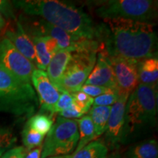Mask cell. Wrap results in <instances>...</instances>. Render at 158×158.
Masks as SVG:
<instances>
[{
  "label": "cell",
  "mask_w": 158,
  "mask_h": 158,
  "mask_svg": "<svg viewBox=\"0 0 158 158\" xmlns=\"http://www.w3.org/2000/svg\"><path fill=\"white\" fill-rule=\"evenodd\" d=\"M155 23L103 19L98 24L100 51L108 56L141 61L157 55Z\"/></svg>",
  "instance_id": "cell-1"
},
{
  "label": "cell",
  "mask_w": 158,
  "mask_h": 158,
  "mask_svg": "<svg viewBox=\"0 0 158 158\" xmlns=\"http://www.w3.org/2000/svg\"><path fill=\"white\" fill-rule=\"evenodd\" d=\"M12 3L26 14L40 17L75 36L98 42V23L73 4L58 0H19Z\"/></svg>",
  "instance_id": "cell-2"
},
{
  "label": "cell",
  "mask_w": 158,
  "mask_h": 158,
  "mask_svg": "<svg viewBox=\"0 0 158 158\" xmlns=\"http://www.w3.org/2000/svg\"><path fill=\"white\" fill-rule=\"evenodd\" d=\"M39 106L31 84L23 81L0 64V112L30 118Z\"/></svg>",
  "instance_id": "cell-3"
},
{
  "label": "cell",
  "mask_w": 158,
  "mask_h": 158,
  "mask_svg": "<svg viewBox=\"0 0 158 158\" xmlns=\"http://www.w3.org/2000/svg\"><path fill=\"white\" fill-rule=\"evenodd\" d=\"M97 16L103 19H124L155 23L158 2L155 0H100L87 2Z\"/></svg>",
  "instance_id": "cell-4"
},
{
  "label": "cell",
  "mask_w": 158,
  "mask_h": 158,
  "mask_svg": "<svg viewBox=\"0 0 158 158\" xmlns=\"http://www.w3.org/2000/svg\"><path fill=\"white\" fill-rule=\"evenodd\" d=\"M157 86L138 84L125 105L127 134L138 127L155 124L157 115Z\"/></svg>",
  "instance_id": "cell-5"
},
{
  "label": "cell",
  "mask_w": 158,
  "mask_h": 158,
  "mask_svg": "<svg viewBox=\"0 0 158 158\" xmlns=\"http://www.w3.org/2000/svg\"><path fill=\"white\" fill-rule=\"evenodd\" d=\"M46 135L40 158L70 155L76 149L79 139L77 119H68L58 116Z\"/></svg>",
  "instance_id": "cell-6"
},
{
  "label": "cell",
  "mask_w": 158,
  "mask_h": 158,
  "mask_svg": "<svg viewBox=\"0 0 158 158\" xmlns=\"http://www.w3.org/2000/svg\"><path fill=\"white\" fill-rule=\"evenodd\" d=\"M95 51L72 53V56L56 87L61 93L73 94L80 91L96 62Z\"/></svg>",
  "instance_id": "cell-7"
},
{
  "label": "cell",
  "mask_w": 158,
  "mask_h": 158,
  "mask_svg": "<svg viewBox=\"0 0 158 158\" xmlns=\"http://www.w3.org/2000/svg\"><path fill=\"white\" fill-rule=\"evenodd\" d=\"M28 35H39L48 36L56 41L59 49H63L74 52L100 51V45L98 41L82 38L71 35L56 26L47 22L42 19L36 21L29 27V30H25Z\"/></svg>",
  "instance_id": "cell-8"
},
{
  "label": "cell",
  "mask_w": 158,
  "mask_h": 158,
  "mask_svg": "<svg viewBox=\"0 0 158 158\" xmlns=\"http://www.w3.org/2000/svg\"><path fill=\"white\" fill-rule=\"evenodd\" d=\"M0 64L18 78L30 84L33 71L37 69L4 36L0 38Z\"/></svg>",
  "instance_id": "cell-9"
},
{
  "label": "cell",
  "mask_w": 158,
  "mask_h": 158,
  "mask_svg": "<svg viewBox=\"0 0 158 158\" xmlns=\"http://www.w3.org/2000/svg\"><path fill=\"white\" fill-rule=\"evenodd\" d=\"M129 96L120 94L117 101L111 106L107 127L105 132V144L108 149H117L127 137L125 105Z\"/></svg>",
  "instance_id": "cell-10"
},
{
  "label": "cell",
  "mask_w": 158,
  "mask_h": 158,
  "mask_svg": "<svg viewBox=\"0 0 158 158\" xmlns=\"http://www.w3.org/2000/svg\"><path fill=\"white\" fill-rule=\"evenodd\" d=\"M119 94L130 95L138 84V61L117 56H108Z\"/></svg>",
  "instance_id": "cell-11"
},
{
  "label": "cell",
  "mask_w": 158,
  "mask_h": 158,
  "mask_svg": "<svg viewBox=\"0 0 158 158\" xmlns=\"http://www.w3.org/2000/svg\"><path fill=\"white\" fill-rule=\"evenodd\" d=\"M31 84L37 92L41 111L50 113L51 108L54 106L62 94L51 83L45 71L35 69L31 77Z\"/></svg>",
  "instance_id": "cell-12"
},
{
  "label": "cell",
  "mask_w": 158,
  "mask_h": 158,
  "mask_svg": "<svg viewBox=\"0 0 158 158\" xmlns=\"http://www.w3.org/2000/svg\"><path fill=\"white\" fill-rule=\"evenodd\" d=\"M4 35V37L8 39L15 48L37 69V60L34 44L30 36L23 29L21 21H15V24L13 27H6Z\"/></svg>",
  "instance_id": "cell-13"
},
{
  "label": "cell",
  "mask_w": 158,
  "mask_h": 158,
  "mask_svg": "<svg viewBox=\"0 0 158 158\" xmlns=\"http://www.w3.org/2000/svg\"><path fill=\"white\" fill-rule=\"evenodd\" d=\"M84 85L100 86L118 91L114 71L107 56L102 51H99L97 54L95 64Z\"/></svg>",
  "instance_id": "cell-14"
},
{
  "label": "cell",
  "mask_w": 158,
  "mask_h": 158,
  "mask_svg": "<svg viewBox=\"0 0 158 158\" xmlns=\"http://www.w3.org/2000/svg\"><path fill=\"white\" fill-rule=\"evenodd\" d=\"M71 56L72 53L70 51L59 49L51 58L46 68V73L51 83L55 86H56L60 78H62Z\"/></svg>",
  "instance_id": "cell-15"
},
{
  "label": "cell",
  "mask_w": 158,
  "mask_h": 158,
  "mask_svg": "<svg viewBox=\"0 0 158 158\" xmlns=\"http://www.w3.org/2000/svg\"><path fill=\"white\" fill-rule=\"evenodd\" d=\"M138 84L157 86L158 58L157 56L138 61Z\"/></svg>",
  "instance_id": "cell-16"
},
{
  "label": "cell",
  "mask_w": 158,
  "mask_h": 158,
  "mask_svg": "<svg viewBox=\"0 0 158 158\" xmlns=\"http://www.w3.org/2000/svg\"><path fill=\"white\" fill-rule=\"evenodd\" d=\"M108 154V149L105 143L94 140L78 151L64 156V158H107Z\"/></svg>",
  "instance_id": "cell-17"
},
{
  "label": "cell",
  "mask_w": 158,
  "mask_h": 158,
  "mask_svg": "<svg viewBox=\"0 0 158 158\" xmlns=\"http://www.w3.org/2000/svg\"><path fill=\"white\" fill-rule=\"evenodd\" d=\"M111 106H95L90 108L89 114L93 123L96 138L100 137L106 132Z\"/></svg>",
  "instance_id": "cell-18"
},
{
  "label": "cell",
  "mask_w": 158,
  "mask_h": 158,
  "mask_svg": "<svg viewBox=\"0 0 158 158\" xmlns=\"http://www.w3.org/2000/svg\"><path fill=\"white\" fill-rule=\"evenodd\" d=\"M127 158H158V145L155 139L135 144L126 152Z\"/></svg>",
  "instance_id": "cell-19"
},
{
  "label": "cell",
  "mask_w": 158,
  "mask_h": 158,
  "mask_svg": "<svg viewBox=\"0 0 158 158\" xmlns=\"http://www.w3.org/2000/svg\"><path fill=\"white\" fill-rule=\"evenodd\" d=\"M77 122H78L79 139L78 145L74 152H77L82 149L83 147L87 145L90 142L94 141L97 138L93 123L89 116H83L82 117L77 119Z\"/></svg>",
  "instance_id": "cell-20"
},
{
  "label": "cell",
  "mask_w": 158,
  "mask_h": 158,
  "mask_svg": "<svg viewBox=\"0 0 158 158\" xmlns=\"http://www.w3.org/2000/svg\"><path fill=\"white\" fill-rule=\"evenodd\" d=\"M29 36L35 46L37 60V69L45 71L53 56L47 48L43 36L39 35H30Z\"/></svg>",
  "instance_id": "cell-21"
},
{
  "label": "cell",
  "mask_w": 158,
  "mask_h": 158,
  "mask_svg": "<svg viewBox=\"0 0 158 158\" xmlns=\"http://www.w3.org/2000/svg\"><path fill=\"white\" fill-rule=\"evenodd\" d=\"M26 124L34 131L45 135L52 127L54 121L51 115L39 113L31 116Z\"/></svg>",
  "instance_id": "cell-22"
},
{
  "label": "cell",
  "mask_w": 158,
  "mask_h": 158,
  "mask_svg": "<svg viewBox=\"0 0 158 158\" xmlns=\"http://www.w3.org/2000/svg\"><path fill=\"white\" fill-rule=\"evenodd\" d=\"M21 136L26 150H31L42 145L45 137V135L31 130L27 124L23 127Z\"/></svg>",
  "instance_id": "cell-23"
},
{
  "label": "cell",
  "mask_w": 158,
  "mask_h": 158,
  "mask_svg": "<svg viewBox=\"0 0 158 158\" xmlns=\"http://www.w3.org/2000/svg\"><path fill=\"white\" fill-rule=\"evenodd\" d=\"M16 142V136L10 128L0 127V157L13 148Z\"/></svg>",
  "instance_id": "cell-24"
},
{
  "label": "cell",
  "mask_w": 158,
  "mask_h": 158,
  "mask_svg": "<svg viewBox=\"0 0 158 158\" xmlns=\"http://www.w3.org/2000/svg\"><path fill=\"white\" fill-rule=\"evenodd\" d=\"M71 94L73 97L74 103L84 112V114L89 111L90 108L93 105L94 98H91L81 91H78Z\"/></svg>",
  "instance_id": "cell-25"
},
{
  "label": "cell",
  "mask_w": 158,
  "mask_h": 158,
  "mask_svg": "<svg viewBox=\"0 0 158 158\" xmlns=\"http://www.w3.org/2000/svg\"><path fill=\"white\" fill-rule=\"evenodd\" d=\"M73 103L74 99L72 94L69 93H62L54 106L51 108L49 114L51 116L54 114H59L62 110L68 109Z\"/></svg>",
  "instance_id": "cell-26"
},
{
  "label": "cell",
  "mask_w": 158,
  "mask_h": 158,
  "mask_svg": "<svg viewBox=\"0 0 158 158\" xmlns=\"http://www.w3.org/2000/svg\"><path fill=\"white\" fill-rule=\"evenodd\" d=\"M120 94L117 90H112L102 95L94 98L93 106H112L117 101Z\"/></svg>",
  "instance_id": "cell-27"
},
{
  "label": "cell",
  "mask_w": 158,
  "mask_h": 158,
  "mask_svg": "<svg viewBox=\"0 0 158 158\" xmlns=\"http://www.w3.org/2000/svg\"><path fill=\"white\" fill-rule=\"evenodd\" d=\"M0 14L5 19L13 21H17L12 2L0 0Z\"/></svg>",
  "instance_id": "cell-28"
},
{
  "label": "cell",
  "mask_w": 158,
  "mask_h": 158,
  "mask_svg": "<svg viewBox=\"0 0 158 158\" xmlns=\"http://www.w3.org/2000/svg\"><path fill=\"white\" fill-rule=\"evenodd\" d=\"M114 89H110L106 87H102L100 86H94V85H84L81 89L80 91L86 94L91 98H95L97 97H99L105 93L110 92Z\"/></svg>",
  "instance_id": "cell-29"
},
{
  "label": "cell",
  "mask_w": 158,
  "mask_h": 158,
  "mask_svg": "<svg viewBox=\"0 0 158 158\" xmlns=\"http://www.w3.org/2000/svg\"><path fill=\"white\" fill-rule=\"evenodd\" d=\"M59 116L61 117L68 118V119H78L83 116H84V113L79 108L76 104L73 103L68 109L62 110L58 114Z\"/></svg>",
  "instance_id": "cell-30"
},
{
  "label": "cell",
  "mask_w": 158,
  "mask_h": 158,
  "mask_svg": "<svg viewBox=\"0 0 158 158\" xmlns=\"http://www.w3.org/2000/svg\"><path fill=\"white\" fill-rule=\"evenodd\" d=\"M25 149L23 147L12 148L2 156L1 158H24Z\"/></svg>",
  "instance_id": "cell-31"
},
{
  "label": "cell",
  "mask_w": 158,
  "mask_h": 158,
  "mask_svg": "<svg viewBox=\"0 0 158 158\" xmlns=\"http://www.w3.org/2000/svg\"><path fill=\"white\" fill-rule=\"evenodd\" d=\"M43 145L37 147L31 150H26L24 152V158H40L42 152Z\"/></svg>",
  "instance_id": "cell-32"
},
{
  "label": "cell",
  "mask_w": 158,
  "mask_h": 158,
  "mask_svg": "<svg viewBox=\"0 0 158 158\" xmlns=\"http://www.w3.org/2000/svg\"><path fill=\"white\" fill-rule=\"evenodd\" d=\"M6 27H7V21H6V19L0 14V32L5 31Z\"/></svg>",
  "instance_id": "cell-33"
},
{
  "label": "cell",
  "mask_w": 158,
  "mask_h": 158,
  "mask_svg": "<svg viewBox=\"0 0 158 158\" xmlns=\"http://www.w3.org/2000/svg\"><path fill=\"white\" fill-rule=\"evenodd\" d=\"M48 158H64V156H55V157H51Z\"/></svg>",
  "instance_id": "cell-34"
},
{
  "label": "cell",
  "mask_w": 158,
  "mask_h": 158,
  "mask_svg": "<svg viewBox=\"0 0 158 158\" xmlns=\"http://www.w3.org/2000/svg\"><path fill=\"white\" fill-rule=\"evenodd\" d=\"M107 158H119V157H116V156L113 155V156H111V157H108Z\"/></svg>",
  "instance_id": "cell-35"
}]
</instances>
